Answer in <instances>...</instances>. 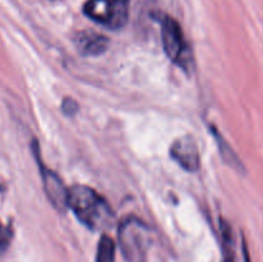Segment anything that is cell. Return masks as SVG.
<instances>
[{
    "instance_id": "3957f363",
    "label": "cell",
    "mask_w": 263,
    "mask_h": 262,
    "mask_svg": "<svg viewBox=\"0 0 263 262\" xmlns=\"http://www.w3.org/2000/svg\"><path fill=\"white\" fill-rule=\"evenodd\" d=\"M162 44L164 53L175 64L189 72L193 68V55L189 45L185 40L181 26L176 20L164 17L162 21Z\"/></svg>"
},
{
    "instance_id": "5b68a950",
    "label": "cell",
    "mask_w": 263,
    "mask_h": 262,
    "mask_svg": "<svg viewBox=\"0 0 263 262\" xmlns=\"http://www.w3.org/2000/svg\"><path fill=\"white\" fill-rule=\"evenodd\" d=\"M32 151L35 154L36 159H37L39 169H40L41 177H43V184L44 189H45L46 197L50 200V203L53 204L54 208H57L58 211H66L68 208L67 205V199H68V190L66 189L64 184L62 182V180L59 179L58 175L55 174L51 170L46 169L43 164V161L40 158V153H39L37 144H32Z\"/></svg>"
},
{
    "instance_id": "52a82bcc",
    "label": "cell",
    "mask_w": 263,
    "mask_h": 262,
    "mask_svg": "<svg viewBox=\"0 0 263 262\" xmlns=\"http://www.w3.org/2000/svg\"><path fill=\"white\" fill-rule=\"evenodd\" d=\"M74 43H76V46L80 53L87 57L100 55L109 46V40H108L107 36L92 32V31L80 32L77 38L74 39Z\"/></svg>"
},
{
    "instance_id": "8992f818",
    "label": "cell",
    "mask_w": 263,
    "mask_h": 262,
    "mask_svg": "<svg viewBox=\"0 0 263 262\" xmlns=\"http://www.w3.org/2000/svg\"><path fill=\"white\" fill-rule=\"evenodd\" d=\"M172 159L189 172H195L200 166V156L194 139L181 136L176 139L170 149Z\"/></svg>"
},
{
    "instance_id": "6da1fadb",
    "label": "cell",
    "mask_w": 263,
    "mask_h": 262,
    "mask_svg": "<svg viewBox=\"0 0 263 262\" xmlns=\"http://www.w3.org/2000/svg\"><path fill=\"white\" fill-rule=\"evenodd\" d=\"M67 205L80 222L91 230L107 229L115 218L109 203L94 189L85 185H74L68 189Z\"/></svg>"
},
{
    "instance_id": "7c38bea8",
    "label": "cell",
    "mask_w": 263,
    "mask_h": 262,
    "mask_svg": "<svg viewBox=\"0 0 263 262\" xmlns=\"http://www.w3.org/2000/svg\"><path fill=\"white\" fill-rule=\"evenodd\" d=\"M62 109L67 116H73L79 110V104L72 98H66L63 100V104H62Z\"/></svg>"
},
{
    "instance_id": "9c48e42d",
    "label": "cell",
    "mask_w": 263,
    "mask_h": 262,
    "mask_svg": "<svg viewBox=\"0 0 263 262\" xmlns=\"http://www.w3.org/2000/svg\"><path fill=\"white\" fill-rule=\"evenodd\" d=\"M97 262H116V244L108 235H103L98 243Z\"/></svg>"
},
{
    "instance_id": "8fae6325",
    "label": "cell",
    "mask_w": 263,
    "mask_h": 262,
    "mask_svg": "<svg viewBox=\"0 0 263 262\" xmlns=\"http://www.w3.org/2000/svg\"><path fill=\"white\" fill-rule=\"evenodd\" d=\"M10 239H12V230H10L9 226L4 225L0 221V251H3V249L9 246Z\"/></svg>"
},
{
    "instance_id": "7a4b0ae2",
    "label": "cell",
    "mask_w": 263,
    "mask_h": 262,
    "mask_svg": "<svg viewBox=\"0 0 263 262\" xmlns=\"http://www.w3.org/2000/svg\"><path fill=\"white\" fill-rule=\"evenodd\" d=\"M120 247L127 262H145L149 230L141 221L131 217L123 221L118 231Z\"/></svg>"
},
{
    "instance_id": "ba28073f",
    "label": "cell",
    "mask_w": 263,
    "mask_h": 262,
    "mask_svg": "<svg viewBox=\"0 0 263 262\" xmlns=\"http://www.w3.org/2000/svg\"><path fill=\"white\" fill-rule=\"evenodd\" d=\"M221 239H222V262H236L235 259V241L233 230L228 221L221 220Z\"/></svg>"
},
{
    "instance_id": "30bf717a",
    "label": "cell",
    "mask_w": 263,
    "mask_h": 262,
    "mask_svg": "<svg viewBox=\"0 0 263 262\" xmlns=\"http://www.w3.org/2000/svg\"><path fill=\"white\" fill-rule=\"evenodd\" d=\"M218 138V136H217ZM220 139V138H218ZM220 149H221V154H222L223 159L226 161V163H230L231 166L235 167V169H241V164H240V161H239L238 158H236V156L234 154V152L231 151L230 148H229L228 145H226L225 140H221L220 139Z\"/></svg>"
},
{
    "instance_id": "277c9868",
    "label": "cell",
    "mask_w": 263,
    "mask_h": 262,
    "mask_svg": "<svg viewBox=\"0 0 263 262\" xmlns=\"http://www.w3.org/2000/svg\"><path fill=\"white\" fill-rule=\"evenodd\" d=\"M130 0H87L84 13L99 25L120 30L127 23Z\"/></svg>"
}]
</instances>
